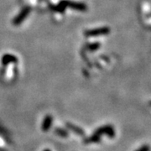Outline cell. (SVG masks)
Listing matches in <instances>:
<instances>
[{
	"label": "cell",
	"instance_id": "3957f363",
	"mask_svg": "<svg viewBox=\"0 0 151 151\" xmlns=\"http://www.w3.org/2000/svg\"><path fill=\"white\" fill-rule=\"evenodd\" d=\"M51 124H52V117L50 115L45 116V118L43 121V124H42V127H41V129L44 132H47L50 129Z\"/></svg>",
	"mask_w": 151,
	"mask_h": 151
},
{
	"label": "cell",
	"instance_id": "7a4b0ae2",
	"mask_svg": "<svg viewBox=\"0 0 151 151\" xmlns=\"http://www.w3.org/2000/svg\"><path fill=\"white\" fill-rule=\"evenodd\" d=\"M65 125H66V128H67L68 129H70V131H72L73 133H75L76 134L81 135V136H83V135L85 134L83 129H81V128H79V127L76 126V125H74V124H70V123H66Z\"/></svg>",
	"mask_w": 151,
	"mask_h": 151
},
{
	"label": "cell",
	"instance_id": "ba28073f",
	"mask_svg": "<svg viewBox=\"0 0 151 151\" xmlns=\"http://www.w3.org/2000/svg\"><path fill=\"white\" fill-rule=\"evenodd\" d=\"M150 106H151V103H150Z\"/></svg>",
	"mask_w": 151,
	"mask_h": 151
},
{
	"label": "cell",
	"instance_id": "8992f818",
	"mask_svg": "<svg viewBox=\"0 0 151 151\" xmlns=\"http://www.w3.org/2000/svg\"><path fill=\"white\" fill-rule=\"evenodd\" d=\"M150 147L148 145H144V146H142L141 148H139V150L137 151H150Z\"/></svg>",
	"mask_w": 151,
	"mask_h": 151
},
{
	"label": "cell",
	"instance_id": "52a82bcc",
	"mask_svg": "<svg viewBox=\"0 0 151 151\" xmlns=\"http://www.w3.org/2000/svg\"><path fill=\"white\" fill-rule=\"evenodd\" d=\"M44 151H50V150H45Z\"/></svg>",
	"mask_w": 151,
	"mask_h": 151
},
{
	"label": "cell",
	"instance_id": "5b68a950",
	"mask_svg": "<svg viewBox=\"0 0 151 151\" xmlns=\"http://www.w3.org/2000/svg\"><path fill=\"white\" fill-rule=\"evenodd\" d=\"M55 133L57 135L60 136V137H63V138H65V137H67L69 135L67 131H65V129H58V128L55 129Z\"/></svg>",
	"mask_w": 151,
	"mask_h": 151
},
{
	"label": "cell",
	"instance_id": "6da1fadb",
	"mask_svg": "<svg viewBox=\"0 0 151 151\" xmlns=\"http://www.w3.org/2000/svg\"><path fill=\"white\" fill-rule=\"evenodd\" d=\"M95 134L100 135V136L105 134L108 135L110 138H113V136L115 135V132H114V129H113V128L112 126H110V125H106V126H103V127L99 128V129L95 132Z\"/></svg>",
	"mask_w": 151,
	"mask_h": 151
},
{
	"label": "cell",
	"instance_id": "277c9868",
	"mask_svg": "<svg viewBox=\"0 0 151 151\" xmlns=\"http://www.w3.org/2000/svg\"><path fill=\"white\" fill-rule=\"evenodd\" d=\"M100 137H101L100 135H98L94 133V134L91 136L90 138L86 139L84 142L85 143H97V142H99V141L101 140V138Z\"/></svg>",
	"mask_w": 151,
	"mask_h": 151
}]
</instances>
